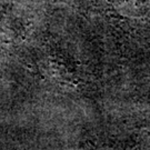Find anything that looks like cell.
Here are the masks:
<instances>
[{"instance_id": "1", "label": "cell", "mask_w": 150, "mask_h": 150, "mask_svg": "<svg viewBox=\"0 0 150 150\" xmlns=\"http://www.w3.org/2000/svg\"><path fill=\"white\" fill-rule=\"evenodd\" d=\"M123 16L138 18L150 10V0H108Z\"/></svg>"}]
</instances>
